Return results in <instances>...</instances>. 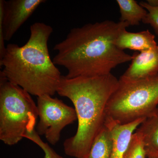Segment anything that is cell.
I'll use <instances>...</instances> for the list:
<instances>
[{
    "mask_svg": "<svg viewBox=\"0 0 158 158\" xmlns=\"http://www.w3.org/2000/svg\"><path fill=\"white\" fill-rule=\"evenodd\" d=\"M53 31L44 23H34L27 42L22 46L8 44L0 59L1 72L8 81L37 97L53 96L62 77L49 52L48 41Z\"/></svg>",
    "mask_w": 158,
    "mask_h": 158,
    "instance_id": "obj_3",
    "label": "cell"
},
{
    "mask_svg": "<svg viewBox=\"0 0 158 158\" xmlns=\"http://www.w3.org/2000/svg\"><path fill=\"white\" fill-rule=\"evenodd\" d=\"M37 101L39 120L36 132L40 136H45L50 144L55 145L62 130L77 119L75 110L50 95L37 97Z\"/></svg>",
    "mask_w": 158,
    "mask_h": 158,
    "instance_id": "obj_6",
    "label": "cell"
},
{
    "mask_svg": "<svg viewBox=\"0 0 158 158\" xmlns=\"http://www.w3.org/2000/svg\"><path fill=\"white\" fill-rule=\"evenodd\" d=\"M120 11V21L137 26L147 15L148 11L135 0H117Z\"/></svg>",
    "mask_w": 158,
    "mask_h": 158,
    "instance_id": "obj_12",
    "label": "cell"
},
{
    "mask_svg": "<svg viewBox=\"0 0 158 158\" xmlns=\"http://www.w3.org/2000/svg\"><path fill=\"white\" fill-rule=\"evenodd\" d=\"M28 92L0 72V140L13 145L35 130L37 105Z\"/></svg>",
    "mask_w": 158,
    "mask_h": 158,
    "instance_id": "obj_4",
    "label": "cell"
},
{
    "mask_svg": "<svg viewBox=\"0 0 158 158\" xmlns=\"http://www.w3.org/2000/svg\"><path fill=\"white\" fill-rule=\"evenodd\" d=\"M128 27L127 23L106 20L74 28L54 46L57 53L53 62L66 69L67 78L111 73L118 65L132 59V56L115 44L119 34Z\"/></svg>",
    "mask_w": 158,
    "mask_h": 158,
    "instance_id": "obj_1",
    "label": "cell"
},
{
    "mask_svg": "<svg viewBox=\"0 0 158 158\" xmlns=\"http://www.w3.org/2000/svg\"><path fill=\"white\" fill-rule=\"evenodd\" d=\"M146 118L138 119L131 123L120 124L106 118L105 125L109 128L113 138L110 158H123L135 130Z\"/></svg>",
    "mask_w": 158,
    "mask_h": 158,
    "instance_id": "obj_9",
    "label": "cell"
},
{
    "mask_svg": "<svg viewBox=\"0 0 158 158\" xmlns=\"http://www.w3.org/2000/svg\"><path fill=\"white\" fill-rule=\"evenodd\" d=\"M129 67L120 80L134 81L158 74V45L154 48L134 53Z\"/></svg>",
    "mask_w": 158,
    "mask_h": 158,
    "instance_id": "obj_8",
    "label": "cell"
},
{
    "mask_svg": "<svg viewBox=\"0 0 158 158\" xmlns=\"http://www.w3.org/2000/svg\"><path fill=\"white\" fill-rule=\"evenodd\" d=\"M44 0L0 1V30L5 41H9L31 17Z\"/></svg>",
    "mask_w": 158,
    "mask_h": 158,
    "instance_id": "obj_7",
    "label": "cell"
},
{
    "mask_svg": "<svg viewBox=\"0 0 158 158\" xmlns=\"http://www.w3.org/2000/svg\"><path fill=\"white\" fill-rule=\"evenodd\" d=\"M118 84V79L111 73L73 78L62 76L57 93L72 102L78 120L75 135L63 143L66 155L76 158L88 156L94 139L105 126L107 105Z\"/></svg>",
    "mask_w": 158,
    "mask_h": 158,
    "instance_id": "obj_2",
    "label": "cell"
},
{
    "mask_svg": "<svg viewBox=\"0 0 158 158\" xmlns=\"http://www.w3.org/2000/svg\"><path fill=\"white\" fill-rule=\"evenodd\" d=\"M24 138L29 139L37 144L44 153V158H63L59 155L48 143L44 142L37 134L36 130L28 132Z\"/></svg>",
    "mask_w": 158,
    "mask_h": 158,
    "instance_id": "obj_15",
    "label": "cell"
},
{
    "mask_svg": "<svg viewBox=\"0 0 158 158\" xmlns=\"http://www.w3.org/2000/svg\"><path fill=\"white\" fill-rule=\"evenodd\" d=\"M158 107V74L137 81L118 79L107 105L106 118L127 124L150 117Z\"/></svg>",
    "mask_w": 158,
    "mask_h": 158,
    "instance_id": "obj_5",
    "label": "cell"
},
{
    "mask_svg": "<svg viewBox=\"0 0 158 158\" xmlns=\"http://www.w3.org/2000/svg\"><path fill=\"white\" fill-rule=\"evenodd\" d=\"M139 4L148 11L147 15L142 22L151 26L158 36V6H150L146 2H140Z\"/></svg>",
    "mask_w": 158,
    "mask_h": 158,
    "instance_id": "obj_16",
    "label": "cell"
},
{
    "mask_svg": "<svg viewBox=\"0 0 158 158\" xmlns=\"http://www.w3.org/2000/svg\"><path fill=\"white\" fill-rule=\"evenodd\" d=\"M136 131L142 136L147 156L158 154V107L154 114L146 118Z\"/></svg>",
    "mask_w": 158,
    "mask_h": 158,
    "instance_id": "obj_11",
    "label": "cell"
},
{
    "mask_svg": "<svg viewBox=\"0 0 158 158\" xmlns=\"http://www.w3.org/2000/svg\"><path fill=\"white\" fill-rule=\"evenodd\" d=\"M112 146L111 131L105 125L94 139L89 153L85 158H110Z\"/></svg>",
    "mask_w": 158,
    "mask_h": 158,
    "instance_id": "obj_13",
    "label": "cell"
},
{
    "mask_svg": "<svg viewBox=\"0 0 158 158\" xmlns=\"http://www.w3.org/2000/svg\"><path fill=\"white\" fill-rule=\"evenodd\" d=\"M146 158L147 154L143 138L140 133L136 131L132 136L123 158Z\"/></svg>",
    "mask_w": 158,
    "mask_h": 158,
    "instance_id": "obj_14",
    "label": "cell"
},
{
    "mask_svg": "<svg viewBox=\"0 0 158 158\" xmlns=\"http://www.w3.org/2000/svg\"><path fill=\"white\" fill-rule=\"evenodd\" d=\"M147 158H158V154L147 156Z\"/></svg>",
    "mask_w": 158,
    "mask_h": 158,
    "instance_id": "obj_18",
    "label": "cell"
},
{
    "mask_svg": "<svg viewBox=\"0 0 158 158\" xmlns=\"http://www.w3.org/2000/svg\"><path fill=\"white\" fill-rule=\"evenodd\" d=\"M146 2L148 5L152 7L158 6V0H147Z\"/></svg>",
    "mask_w": 158,
    "mask_h": 158,
    "instance_id": "obj_17",
    "label": "cell"
},
{
    "mask_svg": "<svg viewBox=\"0 0 158 158\" xmlns=\"http://www.w3.org/2000/svg\"><path fill=\"white\" fill-rule=\"evenodd\" d=\"M115 44L118 48L141 52L154 48L157 46L155 37L148 30L137 33L122 31L117 37Z\"/></svg>",
    "mask_w": 158,
    "mask_h": 158,
    "instance_id": "obj_10",
    "label": "cell"
}]
</instances>
